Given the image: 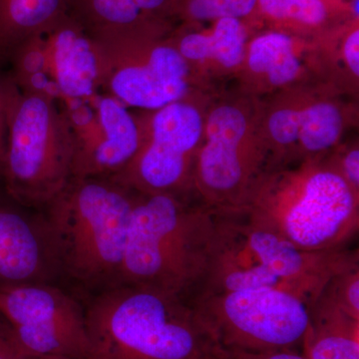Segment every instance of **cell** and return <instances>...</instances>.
I'll list each match as a JSON object with an SVG mask.
<instances>
[{
	"instance_id": "6da1fadb",
	"label": "cell",
	"mask_w": 359,
	"mask_h": 359,
	"mask_svg": "<svg viewBox=\"0 0 359 359\" xmlns=\"http://www.w3.org/2000/svg\"><path fill=\"white\" fill-rule=\"evenodd\" d=\"M86 359H226L192 304L161 290L119 285L85 311Z\"/></svg>"
},
{
	"instance_id": "7a4b0ae2",
	"label": "cell",
	"mask_w": 359,
	"mask_h": 359,
	"mask_svg": "<svg viewBox=\"0 0 359 359\" xmlns=\"http://www.w3.org/2000/svg\"><path fill=\"white\" fill-rule=\"evenodd\" d=\"M218 215L198 200L136 192L119 285L192 301L209 269Z\"/></svg>"
},
{
	"instance_id": "3957f363",
	"label": "cell",
	"mask_w": 359,
	"mask_h": 359,
	"mask_svg": "<svg viewBox=\"0 0 359 359\" xmlns=\"http://www.w3.org/2000/svg\"><path fill=\"white\" fill-rule=\"evenodd\" d=\"M356 266L358 250L306 252L250 223L243 212H219L211 262L197 297L266 289L311 306L332 276Z\"/></svg>"
},
{
	"instance_id": "277c9868",
	"label": "cell",
	"mask_w": 359,
	"mask_h": 359,
	"mask_svg": "<svg viewBox=\"0 0 359 359\" xmlns=\"http://www.w3.org/2000/svg\"><path fill=\"white\" fill-rule=\"evenodd\" d=\"M243 212L297 249L339 250L358 231L359 196L325 155L266 175Z\"/></svg>"
},
{
	"instance_id": "5b68a950",
	"label": "cell",
	"mask_w": 359,
	"mask_h": 359,
	"mask_svg": "<svg viewBox=\"0 0 359 359\" xmlns=\"http://www.w3.org/2000/svg\"><path fill=\"white\" fill-rule=\"evenodd\" d=\"M135 198L108 178H71L42 221L58 268L88 285H119Z\"/></svg>"
},
{
	"instance_id": "8992f818",
	"label": "cell",
	"mask_w": 359,
	"mask_h": 359,
	"mask_svg": "<svg viewBox=\"0 0 359 359\" xmlns=\"http://www.w3.org/2000/svg\"><path fill=\"white\" fill-rule=\"evenodd\" d=\"M273 170L259 99L233 84L212 92L194 169L196 199L214 211L244 212Z\"/></svg>"
},
{
	"instance_id": "52a82bcc",
	"label": "cell",
	"mask_w": 359,
	"mask_h": 359,
	"mask_svg": "<svg viewBox=\"0 0 359 359\" xmlns=\"http://www.w3.org/2000/svg\"><path fill=\"white\" fill-rule=\"evenodd\" d=\"M75 151L76 135L57 101L16 86L2 177L8 197L29 207L50 203L72 178Z\"/></svg>"
},
{
	"instance_id": "ba28073f",
	"label": "cell",
	"mask_w": 359,
	"mask_h": 359,
	"mask_svg": "<svg viewBox=\"0 0 359 359\" xmlns=\"http://www.w3.org/2000/svg\"><path fill=\"white\" fill-rule=\"evenodd\" d=\"M212 92L198 91L159 109L134 111L140 145L133 159L111 181L142 194H168L197 200L194 169Z\"/></svg>"
},
{
	"instance_id": "9c48e42d",
	"label": "cell",
	"mask_w": 359,
	"mask_h": 359,
	"mask_svg": "<svg viewBox=\"0 0 359 359\" xmlns=\"http://www.w3.org/2000/svg\"><path fill=\"white\" fill-rule=\"evenodd\" d=\"M259 102L273 170L328 154L358 121L355 97L330 83L285 90Z\"/></svg>"
},
{
	"instance_id": "30bf717a",
	"label": "cell",
	"mask_w": 359,
	"mask_h": 359,
	"mask_svg": "<svg viewBox=\"0 0 359 359\" xmlns=\"http://www.w3.org/2000/svg\"><path fill=\"white\" fill-rule=\"evenodd\" d=\"M226 351H299L309 327V306L273 290H238L190 302Z\"/></svg>"
},
{
	"instance_id": "8fae6325",
	"label": "cell",
	"mask_w": 359,
	"mask_h": 359,
	"mask_svg": "<svg viewBox=\"0 0 359 359\" xmlns=\"http://www.w3.org/2000/svg\"><path fill=\"white\" fill-rule=\"evenodd\" d=\"M166 29L96 39L107 94L128 108L151 111L202 91Z\"/></svg>"
},
{
	"instance_id": "7c38bea8",
	"label": "cell",
	"mask_w": 359,
	"mask_h": 359,
	"mask_svg": "<svg viewBox=\"0 0 359 359\" xmlns=\"http://www.w3.org/2000/svg\"><path fill=\"white\" fill-rule=\"evenodd\" d=\"M0 313L27 358L86 359L85 313L57 287L45 283L2 287Z\"/></svg>"
},
{
	"instance_id": "4fadbf2b",
	"label": "cell",
	"mask_w": 359,
	"mask_h": 359,
	"mask_svg": "<svg viewBox=\"0 0 359 359\" xmlns=\"http://www.w3.org/2000/svg\"><path fill=\"white\" fill-rule=\"evenodd\" d=\"M318 83L332 84L325 40L308 41L285 32H268L248 42L244 63L233 85L263 99Z\"/></svg>"
},
{
	"instance_id": "5bb4252c",
	"label": "cell",
	"mask_w": 359,
	"mask_h": 359,
	"mask_svg": "<svg viewBox=\"0 0 359 359\" xmlns=\"http://www.w3.org/2000/svg\"><path fill=\"white\" fill-rule=\"evenodd\" d=\"M91 101L96 119L76 134L72 178H110L129 164L140 145L134 111L109 94Z\"/></svg>"
},
{
	"instance_id": "9a60e30c",
	"label": "cell",
	"mask_w": 359,
	"mask_h": 359,
	"mask_svg": "<svg viewBox=\"0 0 359 359\" xmlns=\"http://www.w3.org/2000/svg\"><path fill=\"white\" fill-rule=\"evenodd\" d=\"M210 30L170 35L197 84L215 92L235 83L245 57L249 34L242 20L219 18Z\"/></svg>"
},
{
	"instance_id": "2e32d148",
	"label": "cell",
	"mask_w": 359,
	"mask_h": 359,
	"mask_svg": "<svg viewBox=\"0 0 359 359\" xmlns=\"http://www.w3.org/2000/svg\"><path fill=\"white\" fill-rule=\"evenodd\" d=\"M42 35L51 77L62 100L93 99L103 82L102 54L97 40L68 13Z\"/></svg>"
},
{
	"instance_id": "e0dca14e",
	"label": "cell",
	"mask_w": 359,
	"mask_h": 359,
	"mask_svg": "<svg viewBox=\"0 0 359 359\" xmlns=\"http://www.w3.org/2000/svg\"><path fill=\"white\" fill-rule=\"evenodd\" d=\"M58 269L43 224L0 199V289L45 283Z\"/></svg>"
},
{
	"instance_id": "ac0fdd59",
	"label": "cell",
	"mask_w": 359,
	"mask_h": 359,
	"mask_svg": "<svg viewBox=\"0 0 359 359\" xmlns=\"http://www.w3.org/2000/svg\"><path fill=\"white\" fill-rule=\"evenodd\" d=\"M174 0H70L68 15L95 39L167 28L163 16Z\"/></svg>"
},
{
	"instance_id": "d6986e66",
	"label": "cell",
	"mask_w": 359,
	"mask_h": 359,
	"mask_svg": "<svg viewBox=\"0 0 359 359\" xmlns=\"http://www.w3.org/2000/svg\"><path fill=\"white\" fill-rule=\"evenodd\" d=\"M302 349L309 359H359V320L321 292L309 306Z\"/></svg>"
},
{
	"instance_id": "ffe728a7",
	"label": "cell",
	"mask_w": 359,
	"mask_h": 359,
	"mask_svg": "<svg viewBox=\"0 0 359 359\" xmlns=\"http://www.w3.org/2000/svg\"><path fill=\"white\" fill-rule=\"evenodd\" d=\"M70 0H0V62L65 18Z\"/></svg>"
},
{
	"instance_id": "44dd1931",
	"label": "cell",
	"mask_w": 359,
	"mask_h": 359,
	"mask_svg": "<svg viewBox=\"0 0 359 359\" xmlns=\"http://www.w3.org/2000/svg\"><path fill=\"white\" fill-rule=\"evenodd\" d=\"M13 76L11 79L23 93L62 100L60 89L51 77L43 35L40 34L25 42L11 60Z\"/></svg>"
},
{
	"instance_id": "7402d4cb",
	"label": "cell",
	"mask_w": 359,
	"mask_h": 359,
	"mask_svg": "<svg viewBox=\"0 0 359 359\" xmlns=\"http://www.w3.org/2000/svg\"><path fill=\"white\" fill-rule=\"evenodd\" d=\"M257 6L271 20L308 30H316L327 20V7L323 0H257Z\"/></svg>"
},
{
	"instance_id": "603a6c76",
	"label": "cell",
	"mask_w": 359,
	"mask_h": 359,
	"mask_svg": "<svg viewBox=\"0 0 359 359\" xmlns=\"http://www.w3.org/2000/svg\"><path fill=\"white\" fill-rule=\"evenodd\" d=\"M257 4V0H176L174 11L193 21L242 20L254 11Z\"/></svg>"
},
{
	"instance_id": "cb8c5ba5",
	"label": "cell",
	"mask_w": 359,
	"mask_h": 359,
	"mask_svg": "<svg viewBox=\"0 0 359 359\" xmlns=\"http://www.w3.org/2000/svg\"><path fill=\"white\" fill-rule=\"evenodd\" d=\"M323 292L348 316L359 320V266L344 269L332 276Z\"/></svg>"
},
{
	"instance_id": "d4e9b609",
	"label": "cell",
	"mask_w": 359,
	"mask_h": 359,
	"mask_svg": "<svg viewBox=\"0 0 359 359\" xmlns=\"http://www.w3.org/2000/svg\"><path fill=\"white\" fill-rule=\"evenodd\" d=\"M327 162L359 196L358 140L342 141L337 147L325 155Z\"/></svg>"
},
{
	"instance_id": "484cf974",
	"label": "cell",
	"mask_w": 359,
	"mask_h": 359,
	"mask_svg": "<svg viewBox=\"0 0 359 359\" xmlns=\"http://www.w3.org/2000/svg\"><path fill=\"white\" fill-rule=\"evenodd\" d=\"M16 85L13 80L0 78V179L4 177L6 164L7 139H8V113Z\"/></svg>"
},
{
	"instance_id": "4316f807",
	"label": "cell",
	"mask_w": 359,
	"mask_h": 359,
	"mask_svg": "<svg viewBox=\"0 0 359 359\" xmlns=\"http://www.w3.org/2000/svg\"><path fill=\"white\" fill-rule=\"evenodd\" d=\"M13 327L0 313V359H27Z\"/></svg>"
},
{
	"instance_id": "83f0119b",
	"label": "cell",
	"mask_w": 359,
	"mask_h": 359,
	"mask_svg": "<svg viewBox=\"0 0 359 359\" xmlns=\"http://www.w3.org/2000/svg\"><path fill=\"white\" fill-rule=\"evenodd\" d=\"M226 359H309L297 351H278L269 353H245V351H226Z\"/></svg>"
},
{
	"instance_id": "f1b7e54d",
	"label": "cell",
	"mask_w": 359,
	"mask_h": 359,
	"mask_svg": "<svg viewBox=\"0 0 359 359\" xmlns=\"http://www.w3.org/2000/svg\"><path fill=\"white\" fill-rule=\"evenodd\" d=\"M358 1L359 0H353V4H351V11H353V15L356 16V18H358Z\"/></svg>"
},
{
	"instance_id": "f546056e",
	"label": "cell",
	"mask_w": 359,
	"mask_h": 359,
	"mask_svg": "<svg viewBox=\"0 0 359 359\" xmlns=\"http://www.w3.org/2000/svg\"><path fill=\"white\" fill-rule=\"evenodd\" d=\"M27 359H52V358H28Z\"/></svg>"
}]
</instances>
